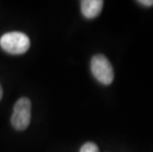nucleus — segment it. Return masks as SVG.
<instances>
[{
    "label": "nucleus",
    "instance_id": "obj_1",
    "mask_svg": "<svg viewBox=\"0 0 153 152\" xmlns=\"http://www.w3.org/2000/svg\"><path fill=\"white\" fill-rule=\"evenodd\" d=\"M30 44L28 36L20 32H10L0 38V47L11 54L25 53L30 47Z\"/></svg>",
    "mask_w": 153,
    "mask_h": 152
},
{
    "label": "nucleus",
    "instance_id": "obj_2",
    "mask_svg": "<svg viewBox=\"0 0 153 152\" xmlns=\"http://www.w3.org/2000/svg\"><path fill=\"white\" fill-rule=\"evenodd\" d=\"M91 71L94 77L104 85H110L114 80V69L109 59L103 54H96L91 60Z\"/></svg>",
    "mask_w": 153,
    "mask_h": 152
},
{
    "label": "nucleus",
    "instance_id": "obj_3",
    "mask_svg": "<svg viewBox=\"0 0 153 152\" xmlns=\"http://www.w3.org/2000/svg\"><path fill=\"white\" fill-rule=\"evenodd\" d=\"M31 101L26 97L20 98L14 106L11 118L12 125L17 130H24L31 122Z\"/></svg>",
    "mask_w": 153,
    "mask_h": 152
},
{
    "label": "nucleus",
    "instance_id": "obj_4",
    "mask_svg": "<svg viewBox=\"0 0 153 152\" xmlns=\"http://www.w3.org/2000/svg\"><path fill=\"white\" fill-rule=\"evenodd\" d=\"M81 12L87 19H94L98 16L103 9L104 2L102 0H82Z\"/></svg>",
    "mask_w": 153,
    "mask_h": 152
},
{
    "label": "nucleus",
    "instance_id": "obj_5",
    "mask_svg": "<svg viewBox=\"0 0 153 152\" xmlns=\"http://www.w3.org/2000/svg\"><path fill=\"white\" fill-rule=\"evenodd\" d=\"M80 152H100L99 148L94 142H86L80 148Z\"/></svg>",
    "mask_w": 153,
    "mask_h": 152
},
{
    "label": "nucleus",
    "instance_id": "obj_6",
    "mask_svg": "<svg viewBox=\"0 0 153 152\" xmlns=\"http://www.w3.org/2000/svg\"><path fill=\"white\" fill-rule=\"evenodd\" d=\"M137 2L143 6H146V7H151V6H153V0H139Z\"/></svg>",
    "mask_w": 153,
    "mask_h": 152
},
{
    "label": "nucleus",
    "instance_id": "obj_7",
    "mask_svg": "<svg viewBox=\"0 0 153 152\" xmlns=\"http://www.w3.org/2000/svg\"><path fill=\"white\" fill-rule=\"evenodd\" d=\"M2 95H3V91H2V87H1V85H0V100H1V98H2Z\"/></svg>",
    "mask_w": 153,
    "mask_h": 152
}]
</instances>
